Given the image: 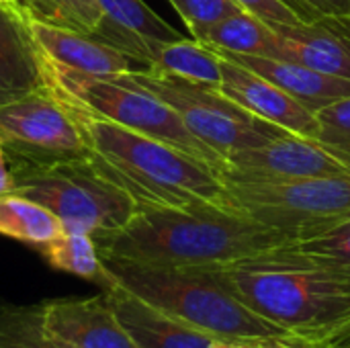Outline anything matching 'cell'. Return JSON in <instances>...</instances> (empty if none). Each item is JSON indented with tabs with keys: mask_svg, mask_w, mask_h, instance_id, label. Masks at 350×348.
I'll return each instance as SVG.
<instances>
[{
	"mask_svg": "<svg viewBox=\"0 0 350 348\" xmlns=\"http://www.w3.org/2000/svg\"><path fill=\"white\" fill-rule=\"evenodd\" d=\"M103 258L168 269H219L269 254L291 242L283 230L228 205L139 207L133 219L94 238Z\"/></svg>",
	"mask_w": 350,
	"mask_h": 348,
	"instance_id": "1",
	"label": "cell"
},
{
	"mask_svg": "<svg viewBox=\"0 0 350 348\" xmlns=\"http://www.w3.org/2000/svg\"><path fill=\"white\" fill-rule=\"evenodd\" d=\"M207 271L250 310L310 348H330L350 332L347 273L308 263L283 246Z\"/></svg>",
	"mask_w": 350,
	"mask_h": 348,
	"instance_id": "2",
	"label": "cell"
},
{
	"mask_svg": "<svg viewBox=\"0 0 350 348\" xmlns=\"http://www.w3.org/2000/svg\"><path fill=\"white\" fill-rule=\"evenodd\" d=\"M72 109L90 148V158L139 207L226 205V183L211 164L160 139Z\"/></svg>",
	"mask_w": 350,
	"mask_h": 348,
	"instance_id": "3",
	"label": "cell"
},
{
	"mask_svg": "<svg viewBox=\"0 0 350 348\" xmlns=\"http://www.w3.org/2000/svg\"><path fill=\"white\" fill-rule=\"evenodd\" d=\"M103 260L113 283L219 340L258 347L271 340L293 338L281 326L250 310L207 269L150 267L119 258Z\"/></svg>",
	"mask_w": 350,
	"mask_h": 348,
	"instance_id": "4",
	"label": "cell"
},
{
	"mask_svg": "<svg viewBox=\"0 0 350 348\" xmlns=\"http://www.w3.org/2000/svg\"><path fill=\"white\" fill-rule=\"evenodd\" d=\"M14 195L49 209L64 232L92 238L125 228L139 211L137 201L88 156L53 164H8Z\"/></svg>",
	"mask_w": 350,
	"mask_h": 348,
	"instance_id": "5",
	"label": "cell"
},
{
	"mask_svg": "<svg viewBox=\"0 0 350 348\" xmlns=\"http://www.w3.org/2000/svg\"><path fill=\"white\" fill-rule=\"evenodd\" d=\"M47 78L49 86L72 107L185 150L224 172L226 160L205 146L168 103L135 84L125 74L100 78L82 72L59 70L47 64Z\"/></svg>",
	"mask_w": 350,
	"mask_h": 348,
	"instance_id": "6",
	"label": "cell"
},
{
	"mask_svg": "<svg viewBox=\"0 0 350 348\" xmlns=\"http://www.w3.org/2000/svg\"><path fill=\"white\" fill-rule=\"evenodd\" d=\"M135 84L144 86L164 103H168L185 121V125L226 164L228 158L246 148H258L289 131L254 117L217 88L193 84L180 78L156 74L150 70H135L125 74Z\"/></svg>",
	"mask_w": 350,
	"mask_h": 348,
	"instance_id": "7",
	"label": "cell"
},
{
	"mask_svg": "<svg viewBox=\"0 0 350 348\" xmlns=\"http://www.w3.org/2000/svg\"><path fill=\"white\" fill-rule=\"evenodd\" d=\"M226 205L291 238L350 213V174L289 183H246L224 178Z\"/></svg>",
	"mask_w": 350,
	"mask_h": 348,
	"instance_id": "8",
	"label": "cell"
},
{
	"mask_svg": "<svg viewBox=\"0 0 350 348\" xmlns=\"http://www.w3.org/2000/svg\"><path fill=\"white\" fill-rule=\"evenodd\" d=\"M0 146L8 164H53L90 154L76 111L49 86L0 105Z\"/></svg>",
	"mask_w": 350,
	"mask_h": 348,
	"instance_id": "9",
	"label": "cell"
},
{
	"mask_svg": "<svg viewBox=\"0 0 350 348\" xmlns=\"http://www.w3.org/2000/svg\"><path fill=\"white\" fill-rule=\"evenodd\" d=\"M338 174H350L349 162L314 137L285 133L258 148L234 152L228 158L221 178L246 183H289Z\"/></svg>",
	"mask_w": 350,
	"mask_h": 348,
	"instance_id": "10",
	"label": "cell"
},
{
	"mask_svg": "<svg viewBox=\"0 0 350 348\" xmlns=\"http://www.w3.org/2000/svg\"><path fill=\"white\" fill-rule=\"evenodd\" d=\"M217 51V49H215ZM219 53V51H217ZM221 84L219 92L252 113L289 133L304 137H314L316 115L312 109L295 101L277 84L269 82L260 74L248 70L246 66L221 55Z\"/></svg>",
	"mask_w": 350,
	"mask_h": 348,
	"instance_id": "11",
	"label": "cell"
},
{
	"mask_svg": "<svg viewBox=\"0 0 350 348\" xmlns=\"http://www.w3.org/2000/svg\"><path fill=\"white\" fill-rule=\"evenodd\" d=\"M47 328L72 348H139L113 312L105 291L43 302Z\"/></svg>",
	"mask_w": 350,
	"mask_h": 348,
	"instance_id": "12",
	"label": "cell"
},
{
	"mask_svg": "<svg viewBox=\"0 0 350 348\" xmlns=\"http://www.w3.org/2000/svg\"><path fill=\"white\" fill-rule=\"evenodd\" d=\"M277 37L273 57L304 64L316 72L350 80V18L322 16L295 25H271Z\"/></svg>",
	"mask_w": 350,
	"mask_h": 348,
	"instance_id": "13",
	"label": "cell"
},
{
	"mask_svg": "<svg viewBox=\"0 0 350 348\" xmlns=\"http://www.w3.org/2000/svg\"><path fill=\"white\" fill-rule=\"evenodd\" d=\"M29 25L43 59L53 68L100 78H115L135 70H146L123 51L98 41L92 35L43 23L33 16H29Z\"/></svg>",
	"mask_w": 350,
	"mask_h": 348,
	"instance_id": "14",
	"label": "cell"
},
{
	"mask_svg": "<svg viewBox=\"0 0 350 348\" xmlns=\"http://www.w3.org/2000/svg\"><path fill=\"white\" fill-rule=\"evenodd\" d=\"M49 88L47 64L18 2L0 4V105Z\"/></svg>",
	"mask_w": 350,
	"mask_h": 348,
	"instance_id": "15",
	"label": "cell"
},
{
	"mask_svg": "<svg viewBox=\"0 0 350 348\" xmlns=\"http://www.w3.org/2000/svg\"><path fill=\"white\" fill-rule=\"evenodd\" d=\"M98 6L103 18L92 37L123 51L146 70L152 66L160 45L183 39L144 0H98Z\"/></svg>",
	"mask_w": 350,
	"mask_h": 348,
	"instance_id": "16",
	"label": "cell"
},
{
	"mask_svg": "<svg viewBox=\"0 0 350 348\" xmlns=\"http://www.w3.org/2000/svg\"><path fill=\"white\" fill-rule=\"evenodd\" d=\"M123 328L139 348H215L219 338L154 308L113 283L103 289Z\"/></svg>",
	"mask_w": 350,
	"mask_h": 348,
	"instance_id": "17",
	"label": "cell"
},
{
	"mask_svg": "<svg viewBox=\"0 0 350 348\" xmlns=\"http://www.w3.org/2000/svg\"><path fill=\"white\" fill-rule=\"evenodd\" d=\"M219 53L260 74L262 78L277 84L279 88H283L287 94H291L295 101H299L312 111L350 94V80L316 72L291 59L269 57V55H242V53H228V51H219Z\"/></svg>",
	"mask_w": 350,
	"mask_h": 348,
	"instance_id": "18",
	"label": "cell"
},
{
	"mask_svg": "<svg viewBox=\"0 0 350 348\" xmlns=\"http://www.w3.org/2000/svg\"><path fill=\"white\" fill-rule=\"evenodd\" d=\"M150 72L180 78L193 84L219 88L221 84V57L203 41L176 39L160 45Z\"/></svg>",
	"mask_w": 350,
	"mask_h": 348,
	"instance_id": "19",
	"label": "cell"
},
{
	"mask_svg": "<svg viewBox=\"0 0 350 348\" xmlns=\"http://www.w3.org/2000/svg\"><path fill=\"white\" fill-rule=\"evenodd\" d=\"M35 250L53 271L90 281L98 285L100 291L113 285V277L96 248V242L88 234L62 232L57 238L49 240L43 246H37Z\"/></svg>",
	"mask_w": 350,
	"mask_h": 348,
	"instance_id": "20",
	"label": "cell"
},
{
	"mask_svg": "<svg viewBox=\"0 0 350 348\" xmlns=\"http://www.w3.org/2000/svg\"><path fill=\"white\" fill-rule=\"evenodd\" d=\"M64 232L57 217L23 195H0V234L33 248L47 244Z\"/></svg>",
	"mask_w": 350,
	"mask_h": 348,
	"instance_id": "21",
	"label": "cell"
},
{
	"mask_svg": "<svg viewBox=\"0 0 350 348\" xmlns=\"http://www.w3.org/2000/svg\"><path fill=\"white\" fill-rule=\"evenodd\" d=\"M213 49L228 51V53H242V55H275L277 37L269 23L254 16L252 12L238 10L217 25H213L207 35L203 37Z\"/></svg>",
	"mask_w": 350,
	"mask_h": 348,
	"instance_id": "22",
	"label": "cell"
},
{
	"mask_svg": "<svg viewBox=\"0 0 350 348\" xmlns=\"http://www.w3.org/2000/svg\"><path fill=\"white\" fill-rule=\"evenodd\" d=\"M283 248L308 263L350 275V213L291 238Z\"/></svg>",
	"mask_w": 350,
	"mask_h": 348,
	"instance_id": "23",
	"label": "cell"
},
{
	"mask_svg": "<svg viewBox=\"0 0 350 348\" xmlns=\"http://www.w3.org/2000/svg\"><path fill=\"white\" fill-rule=\"evenodd\" d=\"M0 348H72L45 322L43 302L31 306L0 304Z\"/></svg>",
	"mask_w": 350,
	"mask_h": 348,
	"instance_id": "24",
	"label": "cell"
},
{
	"mask_svg": "<svg viewBox=\"0 0 350 348\" xmlns=\"http://www.w3.org/2000/svg\"><path fill=\"white\" fill-rule=\"evenodd\" d=\"M21 8L43 23L94 35L103 18L98 0H18Z\"/></svg>",
	"mask_w": 350,
	"mask_h": 348,
	"instance_id": "25",
	"label": "cell"
},
{
	"mask_svg": "<svg viewBox=\"0 0 350 348\" xmlns=\"http://www.w3.org/2000/svg\"><path fill=\"white\" fill-rule=\"evenodd\" d=\"M314 139L350 164V94L314 111Z\"/></svg>",
	"mask_w": 350,
	"mask_h": 348,
	"instance_id": "26",
	"label": "cell"
},
{
	"mask_svg": "<svg viewBox=\"0 0 350 348\" xmlns=\"http://www.w3.org/2000/svg\"><path fill=\"white\" fill-rule=\"evenodd\" d=\"M185 21L193 39L203 41L207 31L226 16L244 10L236 0H168Z\"/></svg>",
	"mask_w": 350,
	"mask_h": 348,
	"instance_id": "27",
	"label": "cell"
},
{
	"mask_svg": "<svg viewBox=\"0 0 350 348\" xmlns=\"http://www.w3.org/2000/svg\"><path fill=\"white\" fill-rule=\"evenodd\" d=\"M246 12L262 18L269 25H295L310 21L295 4L289 0H236Z\"/></svg>",
	"mask_w": 350,
	"mask_h": 348,
	"instance_id": "28",
	"label": "cell"
},
{
	"mask_svg": "<svg viewBox=\"0 0 350 348\" xmlns=\"http://www.w3.org/2000/svg\"><path fill=\"white\" fill-rule=\"evenodd\" d=\"M304 2L318 16L350 18V0H304Z\"/></svg>",
	"mask_w": 350,
	"mask_h": 348,
	"instance_id": "29",
	"label": "cell"
},
{
	"mask_svg": "<svg viewBox=\"0 0 350 348\" xmlns=\"http://www.w3.org/2000/svg\"><path fill=\"white\" fill-rule=\"evenodd\" d=\"M10 191H12V174H10L6 152L0 146V195H8Z\"/></svg>",
	"mask_w": 350,
	"mask_h": 348,
	"instance_id": "30",
	"label": "cell"
},
{
	"mask_svg": "<svg viewBox=\"0 0 350 348\" xmlns=\"http://www.w3.org/2000/svg\"><path fill=\"white\" fill-rule=\"evenodd\" d=\"M256 348H310L308 345H304L297 338H281V340H271V343H262Z\"/></svg>",
	"mask_w": 350,
	"mask_h": 348,
	"instance_id": "31",
	"label": "cell"
},
{
	"mask_svg": "<svg viewBox=\"0 0 350 348\" xmlns=\"http://www.w3.org/2000/svg\"><path fill=\"white\" fill-rule=\"evenodd\" d=\"M289 2H291V4H295V6H297V8H299L308 18H310V21H318V18H322V16H318L316 12H312V10L306 6V2H304V0H289Z\"/></svg>",
	"mask_w": 350,
	"mask_h": 348,
	"instance_id": "32",
	"label": "cell"
},
{
	"mask_svg": "<svg viewBox=\"0 0 350 348\" xmlns=\"http://www.w3.org/2000/svg\"><path fill=\"white\" fill-rule=\"evenodd\" d=\"M215 348H256L252 345H246V343H234V340H219Z\"/></svg>",
	"mask_w": 350,
	"mask_h": 348,
	"instance_id": "33",
	"label": "cell"
},
{
	"mask_svg": "<svg viewBox=\"0 0 350 348\" xmlns=\"http://www.w3.org/2000/svg\"><path fill=\"white\" fill-rule=\"evenodd\" d=\"M330 348H350V332H347L342 338H338Z\"/></svg>",
	"mask_w": 350,
	"mask_h": 348,
	"instance_id": "34",
	"label": "cell"
},
{
	"mask_svg": "<svg viewBox=\"0 0 350 348\" xmlns=\"http://www.w3.org/2000/svg\"><path fill=\"white\" fill-rule=\"evenodd\" d=\"M12 2H18V0H0V4H12Z\"/></svg>",
	"mask_w": 350,
	"mask_h": 348,
	"instance_id": "35",
	"label": "cell"
}]
</instances>
